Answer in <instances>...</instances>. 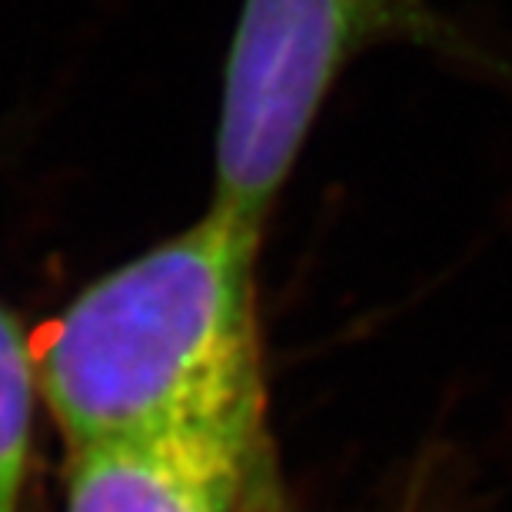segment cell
<instances>
[{
  "instance_id": "6da1fadb",
  "label": "cell",
  "mask_w": 512,
  "mask_h": 512,
  "mask_svg": "<svg viewBox=\"0 0 512 512\" xmlns=\"http://www.w3.org/2000/svg\"><path fill=\"white\" fill-rule=\"evenodd\" d=\"M260 243V220L213 203L203 220L97 276L30 340L37 393L67 449L263 426Z\"/></svg>"
},
{
  "instance_id": "7a4b0ae2",
  "label": "cell",
  "mask_w": 512,
  "mask_h": 512,
  "mask_svg": "<svg viewBox=\"0 0 512 512\" xmlns=\"http://www.w3.org/2000/svg\"><path fill=\"white\" fill-rule=\"evenodd\" d=\"M389 40L469 57L426 0H247L223 74L213 203L266 223L336 77Z\"/></svg>"
},
{
  "instance_id": "3957f363",
  "label": "cell",
  "mask_w": 512,
  "mask_h": 512,
  "mask_svg": "<svg viewBox=\"0 0 512 512\" xmlns=\"http://www.w3.org/2000/svg\"><path fill=\"white\" fill-rule=\"evenodd\" d=\"M263 426H193L70 449L67 512H240Z\"/></svg>"
},
{
  "instance_id": "277c9868",
  "label": "cell",
  "mask_w": 512,
  "mask_h": 512,
  "mask_svg": "<svg viewBox=\"0 0 512 512\" xmlns=\"http://www.w3.org/2000/svg\"><path fill=\"white\" fill-rule=\"evenodd\" d=\"M37 396L34 343L0 303V512H20Z\"/></svg>"
}]
</instances>
